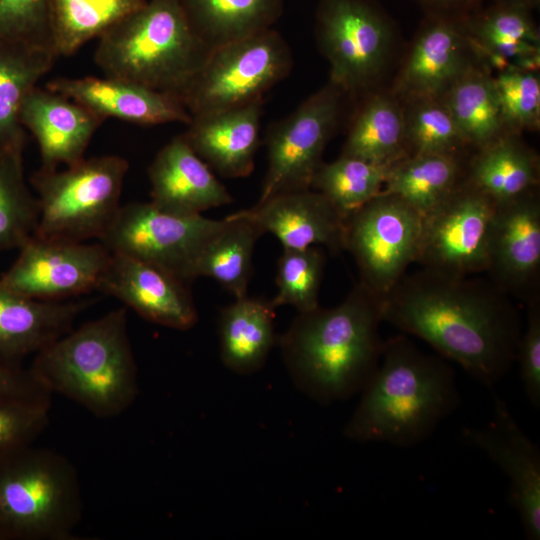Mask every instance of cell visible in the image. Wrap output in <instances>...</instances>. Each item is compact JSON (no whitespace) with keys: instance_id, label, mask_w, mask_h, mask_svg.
<instances>
[{"instance_id":"1","label":"cell","mask_w":540,"mask_h":540,"mask_svg":"<svg viewBox=\"0 0 540 540\" xmlns=\"http://www.w3.org/2000/svg\"><path fill=\"white\" fill-rule=\"evenodd\" d=\"M382 320L421 338L493 390L515 361L521 320L493 283L422 268L380 297Z\"/></svg>"},{"instance_id":"2","label":"cell","mask_w":540,"mask_h":540,"mask_svg":"<svg viewBox=\"0 0 540 540\" xmlns=\"http://www.w3.org/2000/svg\"><path fill=\"white\" fill-rule=\"evenodd\" d=\"M382 321L380 297L360 283L336 307L298 313L277 340L296 386L322 404L361 393L379 366Z\"/></svg>"},{"instance_id":"3","label":"cell","mask_w":540,"mask_h":540,"mask_svg":"<svg viewBox=\"0 0 540 540\" xmlns=\"http://www.w3.org/2000/svg\"><path fill=\"white\" fill-rule=\"evenodd\" d=\"M361 393L344 436L399 447L429 438L461 400L453 369L405 336L384 342L379 366Z\"/></svg>"},{"instance_id":"4","label":"cell","mask_w":540,"mask_h":540,"mask_svg":"<svg viewBox=\"0 0 540 540\" xmlns=\"http://www.w3.org/2000/svg\"><path fill=\"white\" fill-rule=\"evenodd\" d=\"M51 394H61L99 418L125 412L138 392L126 308L71 329L39 352L29 368Z\"/></svg>"},{"instance_id":"5","label":"cell","mask_w":540,"mask_h":540,"mask_svg":"<svg viewBox=\"0 0 540 540\" xmlns=\"http://www.w3.org/2000/svg\"><path fill=\"white\" fill-rule=\"evenodd\" d=\"M210 52L180 0H149L98 39L94 61L105 76L180 98Z\"/></svg>"},{"instance_id":"6","label":"cell","mask_w":540,"mask_h":540,"mask_svg":"<svg viewBox=\"0 0 540 540\" xmlns=\"http://www.w3.org/2000/svg\"><path fill=\"white\" fill-rule=\"evenodd\" d=\"M82 515L79 475L66 456L32 444L0 456L4 540H69Z\"/></svg>"},{"instance_id":"7","label":"cell","mask_w":540,"mask_h":540,"mask_svg":"<svg viewBox=\"0 0 540 540\" xmlns=\"http://www.w3.org/2000/svg\"><path fill=\"white\" fill-rule=\"evenodd\" d=\"M128 169L125 158L104 155L63 170H37L31 177L39 203L34 236L73 242L100 239L121 206Z\"/></svg>"},{"instance_id":"8","label":"cell","mask_w":540,"mask_h":540,"mask_svg":"<svg viewBox=\"0 0 540 540\" xmlns=\"http://www.w3.org/2000/svg\"><path fill=\"white\" fill-rule=\"evenodd\" d=\"M292 66L290 47L270 28L212 49L180 99L192 117L240 107L263 100Z\"/></svg>"},{"instance_id":"9","label":"cell","mask_w":540,"mask_h":540,"mask_svg":"<svg viewBox=\"0 0 540 540\" xmlns=\"http://www.w3.org/2000/svg\"><path fill=\"white\" fill-rule=\"evenodd\" d=\"M393 26L371 0H320L316 38L330 64V83L358 94L378 80L393 42Z\"/></svg>"},{"instance_id":"10","label":"cell","mask_w":540,"mask_h":540,"mask_svg":"<svg viewBox=\"0 0 540 540\" xmlns=\"http://www.w3.org/2000/svg\"><path fill=\"white\" fill-rule=\"evenodd\" d=\"M225 218L182 216L163 211L152 202L121 205L100 242L112 253L158 266L190 284L197 260Z\"/></svg>"},{"instance_id":"11","label":"cell","mask_w":540,"mask_h":540,"mask_svg":"<svg viewBox=\"0 0 540 540\" xmlns=\"http://www.w3.org/2000/svg\"><path fill=\"white\" fill-rule=\"evenodd\" d=\"M421 214L401 197L380 192L344 218V249L359 269V283L381 297L417 256Z\"/></svg>"},{"instance_id":"12","label":"cell","mask_w":540,"mask_h":540,"mask_svg":"<svg viewBox=\"0 0 540 540\" xmlns=\"http://www.w3.org/2000/svg\"><path fill=\"white\" fill-rule=\"evenodd\" d=\"M496 201L465 179L422 216L415 262L454 277L487 270Z\"/></svg>"},{"instance_id":"13","label":"cell","mask_w":540,"mask_h":540,"mask_svg":"<svg viewBox=\"0 0 540 540\" xmlns=\"http://www.w3.org/2000/svg\"><path fill=\"white\" fill-rule=\"evenodd\" d=\"M343 94L329 82L269 126L265 136L268 168L258 202L311 188L326 145L336 130Z\"/></svg>"},{"instance_id":"14","label":"cell","mask_w":540,"mask_h":540,"mask_svg":"<svg viewBox=\"0 0 540 540\" xmlns=\"http://www.w3.org/2000/svg\"><path fill=\"white\" fill-rule=\"evenodd\" d=\"M111 252L101 243L43 239L32 236L0 285L39 300L72 299L96 290Z\"/></svg>"},{"instance_id":"15","label":"cell","mask_w":540,"mask_h":540,"mask_svg":"<svg viewBox=\"0 0 540 540\" xmlns=\"http://www.w3.org/2000/svg\"><path fill=\"white\" fill-rule=\"evenodd\" d=\"M493 284L527 304L540 299V197L537 187L496 202L487 270Z\"/></svg>"},{"instance_id":"16","label":"cell","mask_w":540,"mask_h":540,"mask_svg":"<svg viewBox=\"0 0 540 540\" xmlns=\"http://www.w3.org/2000/svg\"><path fill=\"white\" fill-rule=\"evenodd\" d=\"M493 411L483 427H464L465 439L481 449L507 476V501L528 540L540 539V450L506 402L493 390Z\"/></svg>"},{"instance_id":"17","label":"cell","mask_w":540,"mask_h":540,"mask_svg":"<svg viewBox=\"0 0 540 540\" xmlns=\"http://www.w3.org/2000/svg\"><path fill=\"white\" fill-rule=\"evenodd\" d=\"M96 290L165 327L187 330L198 320L189 284L158 266L127 255L111 252Z\"/></svg>"},{"instance_id":"18","label":"cell","mask_w":540,"mask_h":540,"mask_svg":"<svg viewBox=\"0 0 540 540\" xmlns=\"http://www.w3.org/2000/svg\"><path fill=\"white\" fill-rule=\"evenodd\" d=\"M473 53L462 23L427 16L398 75L394 95L406 99H440L473 67Z\"/></svg>"},{"instance_id":"19","label":"cell","mask_w":540,"mask_h":540,"mask_svg":"<svg viewBox=\"0 0 540 540\" xmlns=\"http://www.w3.org/2000/svg\"><path fill=\"white\" fill-rule=\"evenodd\" d=\"M46 88L86 107L102 119L116 118L137 125L183 123L192 116L173 94L113 77L57 78Z\"/></svg>"},{"instance_id":"20","label":"cell","mask_w":540,"mask_h":540,"mask_svg":"<svg viewBox=\"0 0 540 540\" xmlns=\"http://www.w3.org/2000/svg\"><path fill=\"white\" fill-rule=\"evenodd\" d=\"M20 120L37 141L41 168L46 170L84 159L93 135L105 121L79 103L38 86L24 99Z\"/></svg>"},{"instance_id":"21","label":"cell","mask_w":540,"mask_h":540,"mask_svg":"<svg viewBox=\"0 0 540 540\" xmlns=\"http://www.w3.org/2000/svg\"><path fill=\"white\" fill-rule=\"evenodd\" d=\"M243 212L262 234H273L284 249L326 246L344 250V216L316 190L274 195Z\"/></svg>"},{"instance_id":"22","label":"cell","mask_w":540,"mask_h":540,"mask_svg":"<svg viewBox=\"0 0 540 540\" xmlns=\"http://www.w3.org/2000/svg\"><path fill=\"white\" fill-rule=\"evenodd\" d=\"M151 201L159 209L182 216L232 202L226 187L194 152L182 134L164 145L148 168Z\"/></svg>"},{"instance_id":"23","label":"cell","mask_w":540,"mask_h":540,"mask_svg":"<svg viewBox=\"0 0 540 540\" xmlns=\"http://www.w3.org/2000/svg\"><path fill=\"white\" fill-rule=\"evenodd\" d=\"M263 100L193 116L182 134L194 152L226 178L249 176L260 145Z\"/></svg>"},{"instance_id":"24","label":"cell","mask_w":540,"mask_h":540,"mask_svg":"<svg viewBox=\"0 0 540 540\" xmlns=\"http://www.w3.org/2000/svg\"><path fill=\"white\" fill-rule=\"evenodd\" d=\"M91 300H39L0 285V356L19 363L68 333Z\"/></svg>"},{"instance_id":"25","label":"cell","mask_w":540,"mask_h":540,"mask_svg":"<svg viewBox=\"0 0 540 540\" xmlns=\"http://www.w3.org/2000/svg\"><path fill=\"white\" fill-rule=\"evenodd\" d=\"M271 302L247 295L220 311V354L224 365L238 374H251L265 364L277 343Z\"/></svg>"},{"instance_id":"26","label":"cell","mask_w":540,"mask_h":540,"mask_svg":"<svg viewBox=\"0 0 540 540\" xmlns=\"http://www.w3.org/2000/svg\"><path fill=\"white\" fill-rule=\"evenodd\" d=\"M56 58L47 50L0 43V153L23 157L27 131L20 120V109Z\"/></svg>"},{"instance_id":"27","label":"cell","mask_w":540,"mask_h":540,"mask_svg":"<svg viewBox=\"0 0 540 540\" xmlns=\"http://www.w3.org/2000/svg\"><path fill=\"white\" fill-rule=\"evenodd\" d=\"M466 179L496 202L537 187L539 160L513 133H504L477 149L466 166Z\"/></svg>"},{"instance_id":"28","label":"cell","mask_w":540,"mask_h":540,"mask_svg":"<svg viewBox=\"0 0 540 540\" xmlns=\"http://www.w3.org/2000/svg\"><path fill=\"white\" fill-rule=\"evenodd\" d=\"M194 32L212 50L260 33L281 17L284 0H180Z\"/></svg>"},{"instance_id":"29","label":"cell","mask_w":540,"mask_h":540,"mask_svg":"<svg viewBox=\"0 0 540 540\" xmlns=\"http://www.w3.org/2000/svg\"><path fill=\"white\" fill-rule=\"evenodd\" d=\"M342 156L392 166L407 157L404 108L396 95L373 94L358 109Z\"/></svg>"},{"instance_id":"30","label":"cell","mask_w":540,"mask_h":540,"mask_svg":"<svg viewBox=\"0 0 540 540\" xmlns=\"http://www.w3.org/2000/svg\"><path fill=\"white\" fill-rule=\"evenodd\" d=\"M261 235L243 210L227 216L223 227L203 248L195 267L196 278L210 277L235 298L246 296L254 247Z\"/></svg>"},{"instance_id":"31","label":"cell","mask_w":540,"mask_h":540,"mask_svg":"<svg viewBox=\"0 0 540 540\" xmlns=\"http://www.w3.org/2000/svg\"><path fill=\"white\" fill-rule=\"evenodd\" d=\"M465 176L461 154L407 156L390 167L382 192L401 197L423 216Z\"/></svg>"},{"instance_id":"32","label":"cell","mask_w":540,"mask_h":540,"mask_svg":"<svg viewBox=\"0 0 540 540\" xmlns=\"http://www.w3.org/2000/svg\"><path fill=\"white\" fill-rule=\"evenodd\" d=\"M468 146L480 148L507 133L493 77L472 67L440 98Z\"/></svg>"},{"instance_id":"33","label":"cell","mask_w":540,"mask_h":540,"mask_svg":"<svg viewBox=\"0 0 540 540\" xmlns=\"http://www.w3.org/2000/svg\"><path fill=\"white\" fill-rule=\"evenodd\" d=\"M146 3L147 0H49L58 57L73 55Z\"/></svg>"},{"instance_id":"34","label":"cell","mask_w":540,"mask_h":540,"mask_svg":"<svg viewBox=\"0 0 540 540\" xmlns=\"http://www.w3.org/2000/svg\"><path fill=\"white\" fill-rule=\"evenodd\" d=\"M530 11L495 3L487 9L481 8L462 25L481 45L512 61L540 51L539 31Z\"/></svg>"},{"instance_id":"35","label":"cell","mask_w":540,"mask_h":540,"mask_svg":"<svg viewBox=\"0 0 540 540\" xmlns=\"http://www.w3.org/2000/svg\"><path fill=\"white\" fill-rule=\"evenodd\" d=\"M390 167L340 155L320 165L311 189L324 195L345 217L382 191Z\"/></svg>"},{"instance_id":"36","label":"cell","mask_w":540,"mask_h":540,"mask_svg":"<svg viewBox=\"0 0 540 540\" xmlns=\"http://www.w3.org/2000/svg\"><path fill=\"white\" fill-rule=\"evenodd\" d=\"M39 203L23 171V157L0 153V252L20 249L37 227Z\"/></svg>"},{"instance_id":"37","label":"cell","mask_w":540,"mask_h":540,"mask_svg":"<svg viewBox=\"0 0 540 540\" xmlns=\"http://www.w3.org/2000/svg\"><path fill=\"white\" fill-rule=\"evenodd\" d=\"M404 108L407 156L461 154L468 146L441 99L407 101Z\"/></svg>"},{"instance_id":"38","label":"cell","mask_w":540,"mask_h":540,"mask_svg":"<svg viewBox=\"0 0 540 540\" xmlns=\"http://www.w3.org/2000/svg\"><path fill=\"white\" fill-rule=\"evenodd\" d=\"M325 254L320 246L284 249L278 260V291L270 300L272 306L295 307L298 313L319 307V291L325 268Z\"/></svg>"},{"instance_id":"39","label":"cell","mask_w":540,"mask_h":540,"mask_svg":"<svg viewBox=\"0 0 540 540\" xmlns=\"http://www.w3.org/2000/svg\"><path fill=\"white\" fill-rule=\"evenodd\" d=\"M506 130H537L540 124V79L537 72L509 69L493 77Z\"/></svg>"},{"instance_id":"40","label":"cell","mask_w":540,"mask_h":540,"mask_svg":"<svg viewBox=\"0 0 540 540\" xmlns=\"http://www.w3.org/2000/svg\"><path fill=\"white\" fill-rule=\"evenodd\" d=\"M0 43L24 45L57 55L49 0H0Z\"/></svg>"},{"instance_id":"41","label":"cell","mask_w":540,"mask_h":540,"mask_svg":"<svg viewBox=\"0 0 540 540\" xmlns=\"http://www.w3.org/2000/svg\"><path fill=\"white\" fill-rule=\"evenodd\" d=\"M50 407L0 399V456L32 444L48 425Z\"/></svg>"},{"instance_id":"42","label":"cell","mask_w":540,"mask_h":540,"mask_svg":"<svg viewBox=\"0 0 540 540\" xmlns=\"http://www.w3.org/2000/svg\"><path fill=\"white\" fill-rule=\"evenodd\" d=\"M529 305L527 326L517 344L520 378L529 403L540 407V299Z\"/></svg>"},{"instance_id":"43","label":"cell","mask_w":540,"mask_h":540,"mask_svg":"<svg viewBox=\"0 0 540 540\" xmlns=\"http://www.w3.org/2000/svg\"><path fill=\"white\" fill-rule=\"evenodd\" d=\"M52 394L42 387L29 369L0 356V399L51 406Z\"/></svg>"},{"instance_id":"44","label":"cell","mask_w":540,"mask_h":540,"mask_svg":"<svg viewBox=\"0 0 540 540\" xmlns=\"http://www.w3.org/2000/svg\"><path fill=\"white\" fill-rule=\"evenodd\" d=\"M427 16L464 23L481 9L483 0H415Z\"/></svg>"},{"instance_id":"45","label":"cell","mask_w":540,"mask_h":540,"mask_svg":"<svg viewBox=\"0 0 540 540\" xmlns=\"http://www.w3.org/2000/svg\"><path fill=\"white\" fill-rule=\"evenodd\" d=\"M540 65V51L519 56L512 60V69L537 72Z\"/></svg>"},{"instance_id":"46","label":"cell","mask_w":540,"mask_h":540,"mask_svg":"<svg viewBox=\"0 0 540 540\" xmlns=\"http://www.w3.org/2000/svg\"><path fill=\"white\" fill-rule=\"evenodd\" d=\"M540 0H495V3L520 6L527 9H533L538 6Z\"/></svg>"},{"instance_id":"47","label":"cell","mask_w":540,"mask_h":540,"mask_svg":"<svg viewBox=\"0 0 540 540\" xmlns=\"http://www.w3.org/2000/svg\"><path fill=\"white\" fill-rule=\"evenodd\" d=\"M0 540H4L3 537H2V535H1V533H0Z\"/></svg>"}]
</instances>
